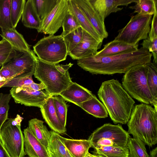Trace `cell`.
I'll return each mask as SVG.
<instances>
[{
    "label": "cell",
    "mask_w": 157,
    "mask_h": 157,
    "mask_svg": "<svg viewBox=\"0 0 157 157\" xmlns=\"http://www.w3.org/2000/svg\"><path fill=\"white\" fill-rule=\"evenodd\" d=\"M24 151L29 157H50L47 148L33 135L28 127L23 131Z\"/></svg>",
    "instance_id": "18"
},
{
    "label": "cell",
    "mask_w": 157,
    "mask_h": 157,
    "mask_svg": "<svg viewBox=\"0 0 157 157\" xmlns=\"http://www.w3.org/2000/svg\"><path fill=\"white\" fill-rule=\"evenodd\" d=\"M17 52L16 56L7 63L22 71L24 75H33L38 58L33 51Z\"/></svg>",
    "instance_id": "13"
},
{
    "label": "cell",
    "mask_w": 157,
    "mask_h": 157,
    "mask_svg": "<svg viewBox=\"0 0 157 157\" xmlns=\"http://www.w3.org/2000/svg\"><path fill=\"white\" fill-rule=\"evenodd\" d=\"M53 96L49 98L40 108L43 117L52 130L59 134H65L66 129L59 119L54 106Z\"/></svg>",
    "instance_id": "17"
},
{
    "label": "cell",
    "mask_w": 157,
    "mask_h": 157,
    "mask_svg": "<svg viewBox=\"0 0 157 157\" xmlns=\"http://www.w3.org/2000/svg\"><path fill=\"white\" fill-rule=\"evenodd\" d=\"M33 48L38 59L49 63L58 64L65 60L68 55L66 44L61 35L44 36Z\"/></svg>",
    "instance_id": "7"
},
{
    "label": "cell",
    "mask_w": 157,
    "mask_h": 157,
    "mask_svg": "<svg viewBox=\"0 0 157 157\" xmlns=\"http://www.w3.org/2000/svg\"><path fill=\"white\" fill-rule=\"evenodd\" d=\"M150 156L151 157H157V147L150 151Z\"/></svg>",
    "instance_id": "46"
},
{
    "label": "cell",
    "mask_w": 157,
    "mask_h": 157,
    "mask_svg": "<svg viewBox=\"0 0 157 157\" xmlns=\"http://www.w3.org/2000/svg\"><path fill=\"white\" fill-rule=\"evenodd\" d=\"M28 127L34 136L47 148L51 133L44 124V121L37 118L31 119L29 121Z\"/></svg>",
    "instance_id": "25"
},
{
    "label": "cell",
    "mask_w": 157,
    "mask_h": 157,
    "mask_svg": "<svg viewBox=\"0 0 157 157\" xmlns=\"http://www.w3.org/2000/svg\"><path fill=\"white\" fill-rule=\"evenodd\" d=\"M143 47L147 50L153 57V63L157 64V38L151 40L148 38L141 44Z\"/></svg>",
    "instance_id": "41"
},
{
    "label": "cell",
    "mask_w": 157,
    "mask_h": 157,
    "mask_svg": "<svg viewBox=\"0 0 157 157\" xmlns=\"http://www.w3.org/2000/svg\"><path fill=\"white\" fill-rule=\"evenodd\" d=\"M21 88L27 92H33L45 89V86L42 82L36 83L34 82L23 85Z\"/></svg>",
    "instance_id": "43"
},
{
    "label": "cell",
    "mask_w": 157,
    "mask_h": 157,
    "mask_svg": "<svg viewBox=\"0 0 157 157\" xmlns=\"http://www.w3.org/2000/svg\"><path fill=\"white\" fill-rule=\"evenodd\" d=\"M11 97L10 93H0V129L3 123L9 119V103Z\"/></svg>",
    "instance_id": "38"
},
{
    "label": "cell",
    "mask_w": 157,
    "mask_h": 157,
    "mask_svg": "<svg viewBox=\"0 0 157 157\" xmlns=\"http://www.w3.org/2000/svg\"><path fill=\"white\" fill-rule=\"evenodd\" d=\"M10 94L16 103L40 108L49 98L52 96L44 90L28 92L19 87H12L10 90Z\"/></svg>",
    "instance_id": "11"
},
{
    "label": "cell",
    "mask_w": 157,
    "mask_h": 157,
    "mask_svg": "<svg viewBox=\"0 0 157 157\" xmlns=\"http://www.w3.org/2000/svg\"><path fill=\"white\" fill-rule=\"evenodd\" d=\"M22 22L24 26L31 29H40L42 21L34 6L32 0L26 2L22 16Z\"/></svg>",
    "instance_id": "23"
},
{
    "label": "cell",
    "mask_w": 157,
    "mask_h": 157,
    "mask_svg": "<svg viewBox=\"0 0 157 157\" xmlns=\"http://www.w3.org/2000/svg\"><path fill=\"white\" fill-rule=\"evenodd\" d=\"M58 137L72 157H85L91 145L89 140L73 139Z\"/></svg>",
    "instance_id": "19"
},
{
    "label": "cell",
    "mask_w": 157,
    "mask_h": 157,
    "mask_svg": "<svg viewBox=\"0 0 157 157\" xmlns=\"http://www.w3.org/2000/svg\"><path fill=\"white\" fill-rule=\"evenodd\" d=\"M25 0H11L10 17L12 27L15 28L22 17Z\"/></svg>",
    "instance_id": "33"
},
{
    "label": "cell",
    "mask_w": 157,
    "mask_h": 157,
    "mask_svg": "<svg viewBox=\"0 0 157 157\" xmlns=\"http://www.w3.org/2000/svg\"><path fill=\"white\" fill-rule=\"evenodd\" d=\"M152 55L142 47L135 51L106 57L91 55L77 61V65L92 74L112 75L125 73L132 67L151 62Z\"/></svg>",
    "instance_id": "1"
},
{
    "label": "cell",
    "mask_w": 157,
    "mask_h": 157,
    "mask_svg": "<svg viewBox=\"0 0 157 157\" xmlns=\"http://www.w3.org/2000/svg\"><path fill=\"white\" fill-rule=\"evenodd\" d=\"M137 0H89L93 7L102 19L104 21L105 18L112 13L121 10V6H127Z\"/></svg>",
    "instance_id": "15"
},
{
    "label": "cell",
    "mask_w": 157,
    "mask_h": 157,
    "mask_svg": "<svg viewBox=\"0 0 157 157\" xmlns=\"http://www.w3.org/2000/svg\"><path fill=\"white\" fill-rule=\"evenodd\" d=\"M138 44H131L114 40L106 44L104 48L94 55L97 56L106 57L122 53L133 52L138 49Z\"/></svg>",
    "instance_id": "20"
},
{
    "label": "cell",
    "mask_w": 157,
    "mask_h": 157,
    "mask_svg": "<svg viewBox=\"0 0 157 157\" xmlns=\"http://www.w3.org/2000/svg\"><path fill=\"white\" fill-rule=\"evenodd\" d=\"M73 65L52 64L38 59L33 75L45 86V91L52 96H57L73 82L68 70Z\"/></svg>",
    "instance_id": "4"
},
{
    "label": "cell",
    "mask_w": 157,
    "mask_h": 157,
    "mask_svg": "<svg viewBox=\"0 0 157 157\" xmlns=\"http://www.w3.org/2000/svg\"><path fill=\"white\" fill-rule=\"evenodd\" d=\"M98 95L114 124L127 123L135 101L118 80L103 82Z\"/></svg>",
    "instance_id": "2"
},
{
    "label": "cell",
    "mask_w": 157,
    "mask_h": 157,
    "mask_svg": "<svg viewBox=\"0 0 157 157\" xmlns=\"http://www.w3.org/2000/svg\"><path fill=\"white\" fill-rule=\"evenodd\" d=\"M68 0H58L52 11L41 22L38 33L54 35L62 27L64 18L69 10Z\"/></svg>",
    "instance_id": "10"
},
{
    "label": "cell",
    "mask_w": 157,
    "mask_h": 157,
    "mask_svg": "<svg viewBox=\"0 0 157 157\" xmlns=\"http://www.w3.org/2000/svg\"><path fill=\"white\" fill-rule=\"evenodd\" d=\"M2 66V64L0 63V67Z\"/></svg>",
    "instance_id": "49"
},
{
    "label": "cell",
    "mask_w": 157,
    "mask_h": 157,
    "mask_svg": "<svg viewBox=\"0 0 157 157\" xmlns=\"http://www.w3.org/2000/svg\"><path fill=\"white\" fill-rule=\"evenodd\" d=\"M0 157H11L3 145L0 140Z\"/></svg>",
    "instance_id": "45"
},
{
    "label": "cell",
    "mask_w": 157,
    "mask_h": 157,
    "mask_svg": "<svg viewBox=\"0 0 157 157\" xmlns=\"http://www.w3.org/2000/svg\"><path fill=\"white\" fill-rule=\"evenodd\" d=\"M53 103L58 117L63 126L66 128L67 114V105L65 100L61 96H53Z\"/></svg>",
    "instance_id": "36"
},
{
    "label": "cell",
    "mask_w": 157,
    "mask_h": 157,
    "mask_svg": "<svg viewBox=\"0 0 157 157\" xmlns=\"http://www.w3.org/2000/svg\"><path fill=\"white\" fill-rule=\"evenodd\" d=\"M20 75H23L22 71L7 63L2 65L0 69V78L3 79H12Z\"/></svg>",
    "instance_id": "39"
},
{
    "label": "cell",
    "mask_w": 157,
    "mask_h": 157,
    "mask_svg": "<svg viewBox=\"0 0 157 157\" xmlns=\"http://www.w3.org/2000/svg\"><path fill=\"white\" fill-rule=\"evenodd\" d=\"M78 106L97 118H105L109 115L104 105L94 95L90 99L81 103Z\"/></svg>",
    "instance_id": "24"
},
{
    "label": "cell",
    "mask_w": 157,
    "mask_h": 157,
    "mask_svg": "<svg viewBox=\"0 0 157 157\" xmlns=\"http://www.w3.org/2000/svg\"><path fill=\"white\" fill-rule=\"evenodd\" d=\"M11 79H8L6 80H4L0 78V88L2 86L6 83L10 81Z\"/></svg>",
    "instance_id": "47"
},
{
    "label": "cell",
    "mask_w": 157,
    "mask_h": 157,
    "mask_svg": "<svg viewBox=\"0 0 157 157\" xmlns=\"http://www.w3.org/2000/svg\"><path fill=\"white\" fill-rule=\"evenodd\" d=\"M104 146L118 147L112 140L107 138H102L98 140L95 143L92 144L91 147L94 149Z\"/></svg>",
    "instance_id": "44"
},
{
    "label": "cell",
    "mask_w": 157,
    "mask_h": 157,
    "mask_svg": "<svg viewBox=\"0 0 157 157\" xmlns=\"http://www.w3.org/2000/svg\"><path fill=\"white\" fill-rule=\"evenodd\" d=\"M128 132L151 147L157 144V109L144 103L133 107Z\"/></svg>",
    "instance_id": "3"
},
{
    "label": "cell",
    "mask_w": 157,
    "mask_h": 157,
    "mask_svg": "<svg viewBox=\"0 0 157 157\" xmlns=\"http://www.w3.org/2000/svg\"><path fill=\"white\" fill-rule=\"evenodd\" d=\"M17 52L5 39L0 40V63L2 65L9 62L16 55Z\"/></svg>",
    "instance_id": "37"
},
{
    "label": "cell",
    "mask_w": 157,
    "mask_h": 157,
    "mask_svg": "<svg viewBox=\"0 0 157 157\" xmlns=\"http://www.w3.org/2000/svg\"><path fill=\"white\" fill-rule=\"evenodd\" d=\"M147 64L136 65L128 70L123 76L122 85L132 97L157 109V101L152 96L147 83Z\"/></svg>",
    "instance_id": "5"
},
{
    "label": "cell",
    "mask_w": 157,
    "mask_h": 157,
    "mask_svg": "<svg viewBox=\"0 0 157 157\" xmlns=\"http://www.w3.org/2000/svg\"><path fill=\"white\" fill-rule=\"evenodd\" d=\"M92 152L93 154L97 157H129L128 147H101L94 149Z\"/></svg>",
    "instance_id": "27"
},
{
    "label": "cell",
    "mask_w": 157,
    "mask_h": 157,
    "mask_svg": "<svg viewBox=\"0 0 157 157\" xmlns=\"http://www.w3.org/2000/svg\"><path fill=\"white\" fill-rule=\"evenodd\" d=\"M152 15L137 13L131 17L129 21L123 28L118 31L115 40L131 44H138L142 40L148 37Z\"/></svg>",
    "instance_id": "8"
},
{
    "label": "cell",
    "mask_w": 157,
    "mask_h": 157,
    "mask_svg": "<svg viewBox=\"0 0 157 157\" xmlns=\"http://www.w3.org/2000/svg\"><path fill=\"white\" fill-rule=\"evenodd\" d=\"M69 8L76 17L82 29L98 41L102 43L103 39L98 34L74 0H68Z\"/></svg>",
    "instance_id": "22"
},
{
    "label": "cell",
    "mask_w": 157,
    "mask_h": 157,
    "mask_svg": "<svg viewBox=\"0 0 157 157\" xmlns=\"http://www.w3.org/2000/svg\"><path fill=\"white\" fill-rule=\"evenodd\" d=\"M74 1L100 36L103 39L107 38L108 34L104 21L94 9L89 0Z\"/></svg>",
    "instance_id": "14"
},
{
    "label": "cell",
    "mask_w": 157,
    "mask_h": 157,
    "mask_svg": "<svg viewBox=\"0 0 157 157\" xmlns=\"http://www.w3.org/2000/svg\"><path fill=\"white\" fill-rule=\"evenodd\" d=\"M23 118L17 114L14 119H9L0 129V140L11 157H24V136L21 128Z\"/></svg>",
    "instance_id": "6"
},
{
    "label": "cell",
    "mask_w": 157,
    "mask_h": 157,
    "mask_svg": "<svg viewBox=\"0 0 157 157\" xmlns=\"http://www.w3.org/2000/svg\"><path fill=\"white\" fill-rule=\"evenodd\" d=\"M0 36L6 40L17 51L22 52L31 50L30 46L25 40L23 35L15 28H10L2 32Z\"/></svg>",
    "instance_id": "21"
},
{
    "label": "cell",
    "mask_w": 157,
    "mask_h": 157,
    "mask_svg": "<svg viewBox=\"0 0 157 157\" xmlns=\"http://www.w3.org/2000/svg\"><path fill=\"white\" fill-rule=\"evenodd\" d=\"M157 64L150 62L147 64V81L151 93L157 101Z\"/></svg>",
    "instance_id": "31"
},
{
    "label": "cell",
    "mask_w": 157,
    "mask_h": 157,
    "mask_svg": "<svg viewBox=\"0 0 157 157\" xmlns=\"http://www.w3.org/2000/svg\"><path fill=\"white\" fill-rule=\"evenodd\" d=\"M32 76H24L20 75L13 78L2 87H21L23 85L34 82L32 79Z\"/></svg>",
    "instance_id": "40"
},
{
    "label": "cell",
    "mask_w": 157,
    "mask_h": 157,
    "mask_svg": "<svg viewBox=\"0 0 157 157\" xmlns=\"http://www.w3.org/2000/svg\"><path fill=\"white\" fill-rule=\"evenodd\" d=\"M152 18L150 31L148 38L152 40L157 38V6L155 8V12Z\"/></svg>",
    "instance_id": "42"
},
{
    "label": "cell",
    "mask_w": 157,
    "mask_h": 157,
    "mask_svg": "<svg viewBox=\"0 0 157 157\" xmlns=\"http://www.w3.org/2000/svg\"><path fill=\"white\" fill-rule=\"evenodd\" d=\"M85 157H97L94 154H92L88 152Z\"/></svg>",
    "instance_id": "48"
},
{
    "label": "cell",
    "mask_w": 157,
    "mask_h": 157,
    "mask_svg": "<svg viewBox=\"0 0 157 157\" xmlns=\"http://www.w3.org/2000/svg\"><path fill=\"white\" fill-rule=\"evenodd\" d=\"M33 5L42 21L54 8L58 0H32Z\"/></svg>",
    "instance_id": "30"
},
{
    "label": "cell",
    "mask_w": 157,
    "mask_h": 157,
    "mask_svg": "<svg viewBox=\"0 0 157 157\" xmlns=\"http://www.w3.org/2000/svg\"><path fill=\"white\" fill-rule=\"evenodd\" d=\"M62 27L63 32L60 35L63 37L81 27L76 17L70 9L64 18Z\"/></svg>",
    "instance_id": "35"
},
{
    "label": "cell",
    "mask_w": 157,
    "mask_h": 157,
    "mask_svg": "<svg viewBox=\"0 0 157 157\" xmlns=\"http://www.w3.org/2000/svg\"><path fill=\"white\" fill-rule=\"evenodd\" d=\"M127 145L129 157H150L147 151L145 144L140 140L130 137Z\"/></svg>",
    "instance_id": "28"
},
{
    "label": "cell",
    "mask_w": 157,
    "mask_h": 157,
    "mask_svg": "<svg viewBox=\"0 0 157 157\" xmlns=\"http://www.w3.org/2000/svg\"><path fill=\"white\" fill-rule=\"evenodd\" d=\"M92 92L76 82H72L66 89L59 94L65 101L78 106L91 98Z\"/></svg>",
    "instance_id": "16"
},
{
    "label": "cell",
    "mask_w": 157,
    "mask_h": 157,
    "mask_svg": "<svg viewBox=\"0 0 157 157\" xmlns=\"http://www.w3.org/2000/svg\"><path fill=\"white\" fill-rule=\"evenodd\" d=\"M10 5L11 0H0V28L2 32L12 27Z\"/></svg>",
    "instance_id": "29"
},
{
    "label": "cell",
    "mask_w": 157,
    "mask_h": 157,
    "mask_svg": "<svg viewBox=\"0 0 157 157\" xmlns=\"http://www.w3.org/2000/svg\"><path fill=\"white\" fill-rule=\"evenodd\" d=\"M83 29L80 27L63 37L68 54L80 43L83 36Z\"/></svg>",
    "instance_id": "34"
},
{
    "label": "cell",
    "mask_w": 157,
    "mask_h": 157,
    "mask_svg": "<svg viewBox=\"0 0 157 157\" xmlns=\"http://www.w3.org/2000/svg\"><path fill=\"white\" fill-rule=\"evenodd\" d=\"M51 136L47 148L50 157H72L59 139L58 133L50 131Z\"/></svg>",
    "instance_id": "26"
},
{
    "label": "cell",
    "mask_w": 157,
    "mask_h": 157,
    "mask_svg": "<svg viewBox=\"0 0 157 157\" xmlns=\"http://www.w3.org/2000/svg\"><path fill=\"white\" fill-rule=\"evenodd\" d=\"M135 3V5L129 8L134 10V13L143 15H153L157 6V0H137Z\"/></svg>",
    "instance_id": "32"
},
{
    "label": "cell",
    "mask_w": 157,
    "mask_h": 157,
    "mask_svg": "<svg viewBox=\"0 0 157 157\" xmlns=\"http://www.w3.org/2000/svg\"><path fill=\"white\" fill-rule=\"evenodd\" d=\"M128 132L121 125L106 123L95 130L88 139L91 145L101 138H105L112 140L118 147H126L129 137Z\"/></svg>",
    "instance_id": "9"
},
{
    "label": "cell",
    "mask_w": 157,
    "mask_h": 157,
    "mask_svg": "<svg viewBox=\"0 0 157 157\" xmlns=\"http://www.w3.org/2000/svg\"><path fill=\"white\" fill-rule=\"evenodd\" d=\"M83 29V36L80 43L68 55L73 60H79L88 56L95 55L102 44Z\"/></svg>",
    "instance_id": "12"
}]
</instances>
